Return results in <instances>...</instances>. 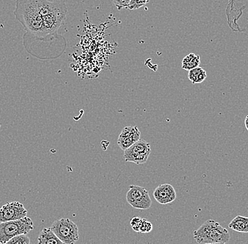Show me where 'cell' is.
<instances>
[{
    "mask_svg": "<svg viewBox=\"0 0 248 244\" xmlns=\"http://www.w3.org/2000/svg\"><path fill=\"white\" fill-rule=\"evenodd\" d=\"M150 153V144L145 140H139L136 144L124 150V160L125 162H130L135 164H145Z\"/></svg>",
    "mask_w": 248,
    "mask_h": 244,
    "instance_id": "277c9868",
    "label": "cell"
},
{
    "mask_svg": "<svg viewBox=\"0 0 248 244\" xmlns=\"http://www.w3.org/2000/svg\"><path fill=\"white\" fill-rule=\"evenodd\" d=\"M193 238L199 244L227 243L230 240V234L226 228L218 222L208 220L193 232Z\"/></svg>",
    "mask_w": 248,
    "mask_h": 244,
    "instance_id": "6da1fadb",
    "label": "cell"
},
{
    "mask_svg": "<svg viewBox=\"0 0 248 244\" xmlns=\"http://www.w3.org/2000/svg\"><path fill=\"white\" fill-rule=\"evenodd\" d=\"M38 244H64L59 239L50 228H43L38 238Z\"/></svg>",
    "mask_w": 248,
    "mask_h": 244,
    "instance_id": "9c48e42d",
    "label": "cell"
},
{
    "mask_svg": "<svg viewBox=\"0 0 248 244\" xmlns=\"http://www.w3.org/2000/svg\"><path fill=\"white\" fill-rule=\"evenodd\" d=\"M229 228L238 232L248 233V217L237 216L229 223Z\"/></svg>",
    "mask_w": 248,
    "mask_h": 244,
    "instance_id": "30bf717a",
    "label": "cell"
},
{
    "mask_svg": "<svg viewBox=\"0 0 248 244\" xmlns=\"http://www.w3.org/2000/svg\"><path fill=\"white\" fill-rule=\"evenodd\" d=\"M130 1L131 0H113V3L119 10H122L124 9H128Z\"/></svg>",
    "mask_w": 248,
    "mask_h": 244,
    "instance_id": "e0dca14e",
    "label": "cell"
},
{
    "mask_svg": "<svg viewBox=\"0 0 248 244\" xmlns=\"http://www.w3.org/2000/svg\"><path fill=\"white\" fill-rule=\"evenodd\" d=\"M207 77V72L205 70L200 66L188 71V75H187L189 80L193 84L202 83L206 80Z\"/></svg>",
    "mask_w": 248,
    "mask_h": 244,
    "instance_id": "7c38bea8",
    "label": "cell"
},
{
    "mask_svg": "<svg viewBox=\"0 0 248 244\" xmlns=\"http://www.w3.org/2000/svg\"><path fill=\"white\" fill-rule=\"evenodd\" d=\"M150 0H131L128 6V9L129 10H136L140 8L144 7L149 3Z\"/></svg>",
    "mask_w": 248,
    "mask_h": 244,
    "instance_id": "5bb4252c",
    "label": "cell"
},
{
    "mask_svg": "<svg viewBox=\"0 0 248 244\" xmlns=\"http://www.w3.org/2000/svg\"><path fill=\"white\" fill-rule=\"evenodd\" d=\"M140 140V132L136 126L124 127L118 137L117 144L122 150H125Z\"/></svg>",
    "mask_w": 248,
    "mask_h": 244,
    "instance_id": "52a82bcc",
    "label": "cell"
},
{
    "mask_svg": "<svg viewBox=\"0 0 248 244\" xmlns=\"http://www.w3.org/2000/svg\"><path fill=\"white\" fill-rule=\"evenodd\" d=\"M153 195L157 203L166 205L172 203L176 198V192L172 185L163 183L155 189Z\"/></svg>",
    "mask_w": 248,
    "mask_h": 244,
    "instance_id": "ba28073f",
    "label": "cell"
},
{
    "mask_svg": "<svg viewBox=\"0 0 248 244\" xmlns=\"http://www.w3.org/2000/svg\"><path fill=\"white\" fill-rule=\"evenodd\" d=\"M35 229L30 217L0 223V243L5 244L12 238L21 234H28Z\"/></svg>",
    "mask_w": 248,
    "mask_h": 244,
    "instance_id": "7a4b0ae2",
    "label": "cell"
},
{
    "mask_svg": "<svg viewBox=\"0 0 248 244\" xmlns=\"http://www.w3.org/2000/svg\"><path fill=\"white\" fill-rule=\"evenodd\" d=\"M49 228L64 244H75L78 241V228L69 218L59 219Z\"/></svg>",
    "mask_w": 248,
    "mask_h": 244,
    "instance_id": "3957f363",
    "label": "cell"
},
{
    "mask_svg": "<svg viewBox=\"0 0 248 244\" xmlns=\"http://www.w3.org/2000/svg\"><path fill=\"white\" fill-rule=\"evenodd\" d=\"M30 238L28 237L26 234H21V235L17 236L8 241L5 244H30Z\"/></svg>",
    "mask_w": 248,
    "mask_h": 244,
    "instance_id": "4fadbf2b",
    "label": "cell"
},
{
    "mask_svg": "<svg viewBox=\"0 0 248 244\" xmlns=\"http://www.w3.org/2000/svg\"><path fill=\"white\" fill-rule=\"evenodd\" d=\"M127 202L133 208L140 210H147L152 206V200L149 192L142 186L131 185L127 192Z\"/></svg>",
    "mask_w": 248,
    "mask_h": 244,
    "instance_id": "5b68a950",
    "label": "cell"
},
{
    "mask_svg": "<svg viewBox=\"0 0 248 244\" xmlns=\"http://www.w3.org/2000/svg\"><path fill=\"white\" fill-rule=\"evenodd\" d=\"M226 244V243H212V244Z\"/></svg>",
    "mask_w": 248,
    "mask_h": 244,
    "instance_id": "d6986e66",
    "label": "cell"
},
{
    "mask_svg": "<svg viewBox=\"0 0 248 244\" xmlns=\"http://www.w3.org/2000/svg\"><path fill=\"white\" fill-rule=\"evenodd\" d=\"M0 244H1V243H0Z\"/></svg>",
    "mask_w": 248,
    "mask_h": 244,
    "instance_id": "ffe728a7",
    "label": "cell"
},
{
    "mask_svg": "<svg viewBox=\"0 0 248 244\" xmlns=\"http://www.w3.org/2000/svg\"><path fill=\"white\" fill-rule=\"evenodd\" d=\"M245 125H246V130H248V115L245 119Z\"/></svg>",
    "mask_w": 248,
    "mask_h": 244,
    "instance_id": "ac0fdd59",
    "label": "cell"
},
{
    "mask_svg": "<svg viewBox=\"0 0 248 244\" xmlns=\"http://www.w3.org/2000/svg\"><path fill=\"white\" fill-rule=\"evenodd\" d=\"M153 225L151 222L147 221L145 219L142 218V223H141L140 229V232L141 233H149L153 230Z\"/></svg>",
    "mask_w": 248,
    "mask_h": 244,
    "instance_id": "2e32d148",
    "label": "cell"
},
{
    "mask_svg": "<svg viewBox=\"0 0 248 244\" xmlns=\"http://www.w3.org/2000/svg\"><path fill=\"white\" fill-rule=\"evenodd\" d=\"M28 211L22 203L13 201L0 208V223L20 220L27 217Z\"/></svg>",
    "mask_w": 248,
    "mask_h": 244,
    "instance_id": "8992f818",
    "label": "cell"
},
{
    "mask_svg": "<svg viewBox=\"0 0 248 244\" xmlns=\"http://www.w3.org/2000/svg\"><path fill=\"white\" fill-rule=\"evenodd\" d=\"M142 218L140 217H134L131 219V227L132 229L134 230L136 232H140V229L141 223H142Z\"/></svg>",
    "mask_w": 248,
    "mask_h": 244,
    "instance_id": "9a60e30c",
    "label": "cell"
},
{
    "mask_svg": "<svg viewBox=\"0 0 248 244\" xmlns=\"http://www.w3.org/2000/svg\"><path fill=\"white\" fill-rule=\"evenodd\" d=\"M200 65H201V57L194 53L187 54L182 60V69L187 71L198 67Z\"/></svg>",
    "mask_w": 248,
    "mask_h": 244,
    "instance_id": "8fae6325",
    "label": "cell"
}]
</instances>
